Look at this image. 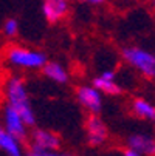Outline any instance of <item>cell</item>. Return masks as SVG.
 I'll list each match as a JSON object with an SVG mask.
<instances>
[{
	"mask_svg": "<svg viewBox=\"0 0 155 156\" xmlns=\"http://www.w3.org/2000/svg\"><path fill=\"white\" fill-rule=\"evenodd\" d=\"M6 99H8V105L13 107L22 116V119L25 121L28 127H33L36 124L34 111L31 108V102H30L25 82L20 77H11L6 82Z\"/></svg>",
	"mask_w": 155,
	"mask_h": 156,
	"instance_id": "6da1fadb",
	"label": "cell"
},
{
	"mask_svg": "<svg viewBox=\"0 0 155 156\" xmlns=\"http://www.w3.org/2000/svg\"><path fill=\"white\" fill-rule=\"evenodd\" d=\"M123 57L130 66H134L141 74H144L146 77L155 79V54L153 53L146 51L143 48H137V47H129L123 50Z\"/></svg>",
	"mask_w": 155,
	"mask_h": 156,
	"instance_id": "7a4b0ae2",
	"label": "cell"
},
{
	"mask_svg": "<svg viewBox=\"0 0 155 156\" xmlns=\"http://www.w3.org/2000/svg\"><path fill=\"white\" fill-rule=\"evenodd\" d=\"M6 59L14 66L30 68V70L42 68L43 63L47 62V57H45V54H43V53L27 50V48H11L6 53Z\"/></svg>",
	"mask_w": 155,
	"mask_h": 156,
	"instance_id": "3957f363",
	"label": "cell"
},
{
	"mask_svg": "<svg viewBox=\"0 0 155 156\" xmlns=\"http://www.w3.org/2000/svg\"><path fill=\"white\" fill-rule=\"evenodd\" d=\"M3 121H5V128L6 131H9L14 138H17L20 142L25 141L28 138V125L25 124V121L22 119V116L17 113V111L6 105L5 111H3Z\"/></svg>",
	"mask_w": 155,
	"mask_h": 156,
	"instance_id": "277c9868",
	"label": "cell"
},
{
	"mask_svg": "<svg viewBox=\"0 0 155 156\" xmlns=\"http://www.w3.org/2000/svg\"><path fill=\"white\" fill-rule=\"evenodd\" d=\"M78 101L79 104L90 111L92 115H99L102 110V93L92 85H84L78 88Z\"/></svg>",
	"mask_w": 155,
	"mask_h": 156,
	"instance_id": "5b68a950",
	"label": "cell"
},
{
	"mask_svg": "<svg viewBox=\"0 0 155 156\" xmlns=\"http://www.w3.org/2000/svg\"><path fill=\"white\" fill-rule=\"evenodd\" d=\"M61 145L57 135L47 130H33L31 133V148L34 150H56Z\"/></svg>",
	"mask_w": 155,
	"mask_h": 156,
	"instance_id": "8992f818",
	"label": "cell"
},
{
	"mask_svg": "<svg viewBox=\"0 0 155 156\" xmlns=\"http://www.w3.org/2000/svg\"><path fill=\"white\" fill-rule=\"evenodd\" d=\"M68 0H43L42 12L50 23H56L61 19H64L68 12Z\"/></svg>",
	"mask_w": 155,
	"mask_h": 156,
	"instance_id": "52a82bcc",
	"label": "cell"
},
{
	"mask_svg": "<svg viewBox=\"0 0 155 156\" xmlns=\"http://www.w3.org/2000/svg\"><path fill=\"white\" fill-rule=\"evenodd\" d=\"M85 128H87V141L90 145H101L105 141L107 127L104 125V122L96 115H92L87 119Z\"/></svg>",
	"mask_w": 155,
	"mask_h": 156,
	"instance_id": "ba28073f",
	"label": "cell"
},
{
	"mask_svg": "<svg viewBox=\"0 0 155 156\" xmlns=\"http://www.w3.org/2000/svg\"><path fill=\"white\" fill-rule=\"evenodd\" d=\"M93 87L96 88V90H99L102 94L116 96V94L121 93V87L116 83L113 71H104L99 76H96L93 79Z\"/></svg>",
	"mask_w": 155,
	"mask_h": 156,
	"instance_id": "9c48e42d",
	"label": "cell"
},
{
	"mask_svg": "<svg viewBox=\"0 0 155 156\" xmlns=\"http://www.w3.org/2000/svg\"><path fill=\"white\" fill-rule=\"evenodd\" d=\"M129 148L141 156H155V139L147 135H132L127 139Z\"/></svg>",
	"mask_w": 155,
	"mask_h": 156,
	"instance_id": "30bf717a",
	"label": "cell"
},
{
	"mask_svg": "<svg viewBox=\"0 0 155 156\" xmlns=\"http://www.w3.org/2000/svg\"><path fill=\"white\" fill-rule=\"evenodd\" d=\"M0 150L6 156H24V148L17 138H14L5 127H0Z\"/></svg>",
	"mask_w": 155,
	"mask_h": 156,
	"instance_id": "8fae6325",
	"label": "cell"
},
{
	"mask_svg": "<svg viewBox=\"0 0 155 156\" xmlns=\"http://www.w3.org/2000/svg\"><path fill=\"white\" fill-rule=\"evenodd\" d=\"M42 71L50 80H53L56 83H67L68 82L67 71H65V68L57 62H45L42 66Z\"/></svg>",
	"mask_w": 155,
	"mask_h": 156,
	"instance_id": "7c38bea8",
	"label": "cell"
},
{
	"mask_svg": "<svg viewBox=\"0 0 155 156\" xmlns=\"http://www.w3.org/2000/svg\"><path fill=\"white\" fill-rule=\"evenodd\" d=\"M132 110L141 119H147V121L155 119V107L144 99H135L132 102Z\"/></svg>",
	"mask_w": 155,
	"mask_h": 156,
	"instance_id": "4fadbf2b",
	"label": "cell"
},
{
	"mask_svg": "<svg viewBox=\"0 0 155 156\" xmlns=\"http://www.w3.org/2000/svg\"><path fill=\"white\" fill-rule=\"evenodd\" d=\"M19 31V22L16 19H8L3 25V33L8 36V37H14Z\"/></svg>",
	"mask_w": 155,
	"mask_h": 156,
	"instance_id": "5bb4252c",
	"label": "cell"
},
{
	"mask_svg": "<svg viewBox=\"0 0 155 156\" xmlns=\"http://www.w3.org/2000/svg\"><path fill=\"white\" fill-rule=\"evenodd\" d=\"M27 156H73V154H67V153H56L54 150H34L30 148Z\"/></svg>",
	"mask_w": 155,
	"mask_h": 156,
	"instance_id": "9a60e30c",
	"label": "cell"
},
{
	"mask_svg": "<svg viewBox=\"0 0 155 156\" xmlns=\"http://www.w3.org/2000/svg\"><path fill=\"white\" fill-rule=\"evenodd\" d=\"M123 156H141L140 153H137V151H134V150H130V148H127L126 151H124V154Z\"/></svg>",
	"mask_w": 155,
	"mask_h": 156,
	"instance_id": "2e32d148",
	"label": "cell"
},
{
	"mask_svg": "<svg viewBox=\"0 0 155 156\" xmlns=\"http://www.w3.org/2000/svg\"><path fill=\"white\" fill-rule=\"evenodd\" d=\"M81 2H84V3H92V5H99V3L104 2V0H81Z\"/></svg>",
	"mask_w": 155,
	"mask_h": 156,
	"instance_id": "e0dca14e",
	"label": "cell"
},
{
	"mask_svg": "<svg viewBox=\"0 0 155 156\" xmlns=\"http://www.w3.org/2000/svg\"><path fill=\"white\" fill-rule=\"evenodd\" d=\"M152 3H153V8H155V0H152Z\"/></svg>",
	"mask_w": 155,
	"mask_h": 156,
	"instance_id": "ac0fdd59",
	"label": "cell"
},
{
	"mask_svg": "<svg viewBox=\"0 0 155 156\" xmlns=\"http://www.w3.org/2000/svg\"><path fill=\"white\" fill-rule=\"evenodd\" d=\"M153 122H155V119H153Z\"/></svg>",
	"mask_w": 155,
	"mask_h": 156,
	"instance_id": "d6986e66",
	"label": "cell"
}]
</instances>
